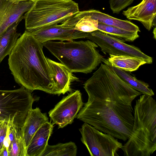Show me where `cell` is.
Here are the masks:
<instances>
[{"instance_id":"cell-1","label":"cell","mask_w":156,"mask_h":156,"mask_svg":"<svg viewBox=\"0 0 156 156\" xmlns=\"http://www.w3.org/2000/svg\"><path fill=\"white\" fill-rule=\"evenodd\" d=\"M83 87L88 100L76 118L117 139L127 140L134 122L132 102L141 93L105 63H101Z\"/></svg>"},{"instance_id":"cell-2","label":"cell","mask_w":156,"mask_h":156,"mask_svg":"<svg viewBox=\"0 0 156 156\" xmlns=\"http://www.w3.org/2000/svg\"><path fill=\"white\" fill-rule=\"evenodd\" d=\"M43 47L25 30L9 54L8 64L15 81L21 87L31 92L39 90L53 94L55 83Z\"/></svg>"},{"instance_id":"cell-3","label":"cell","mask_w":156,"mask_h":156,"mask_svg":"<svg viewBox=\"0 0 156 156\" xmlns=\"http://www.w3.org/2000/svg\"><path fill=\"white\" fill-rule=\"evenodd\" d=\"M130 136L121 149L126 156H150L156 150V102L143 94L136 100Z\"/></svg>"},{"instance_id":"cell-4","label":"cell","mask_w":156,"mask_h":156,"mask_svg":"<svg viewBox=\"0 0 156 156\" xmlns=\"http://www.w3.org/2000/svg\"><path fill=\"white\" fill-rule=\"evenodd\" d=\"M42 44L72 73H90L104 58L97 49L98 45L91 40L67 42L49 41Z\"/></svg>"},{"instance_id":"cell-5","label":"cell","mask_w":156,"mask_h":156,"mask_svg":"<svg viewBox=\"0 0 156 156\" xmlns=\"http://www.w3.org/2000/svg\"><path fill=\"white\" fill-rule=\"evenodd\" d=\"M79 11L72 0H37L24 15L26 30L61 24Z\"/></svg>"},{"instance_id":"cell-6","label":"cell","mask_w":156,"mask_h":156,"mask_svg":"<svg viewBox=\"0 0 156 156\" xmlns=\"http://www.w3.org/2000/svg\"><path fill=\"white\" fill-rule=\"evenodd\" d=\"M25 88L0 90V117L17 129H21L35 100Z\"/></svg>"},{"instance_id":"cell-7","label":"cell","mask_w":156,"mask_h":156,"mask_svg":"<svg viewBox=\"0 0 156 156\" xmlns=\"http://www.w3.org/2000/svg\"><path fill=\"white\" fill-rule=\"evenodd\" d=\"M81 140L91 156H118L122 144L111 135L103 133L84 122L79 129Z\"/></svg>"},{"instance_id":"cell-8","label":"cell","mask_w":156,"mask_h":156,"mask_svg":"<svg viewBox=\"0 0 156 156\" xmlns=\"http://www.w3.org/2000/svg\"><path fill=\"white\" fill-rule=\"evenodd\" d=\"M87 33L86 38L95 43L104 54L135 57L143 59L146 64L152 63V57L145 54L137 47L126 44L122 40L98 30Z\"/></svg>"},{"instance_id":"cell-9","label":"cell","mask_w":156,"mask_h":156,"mask_svg":"<svg viewBox=\"0 0 156 156\" xmlns=\"http://www.w3.org/2000/svg\"><path fill=\"white\" fill-rule=\"evenodd\" d=\"M83 104L80 90L71 93L63 98L49 112L52 123L58 125V128L71 124Z\"/></svg>"},{"instance_id":"cell-10","label":"cell","mask_w":156,"mask_h":156,"mask_svg":"<svg viewBox=\"0 0 156 156\" xmlns=\"http://www.w3.org/2000/svg\"><path fill=\"white\" fill-rule=\"evenodd\" d=\"M27 31L42 43L54 40L69 41L75 39L86 38L88 34L87 33L75 30L72 27L61 24L51 25Z\"/></svg>"},{"instance_id":"cell-11","label":"cell","mask_w":156,"mask_h":156,"mask_svg":"<svg viewBox=\"0 0 156 156\" xmlns=\"http://www.w3.org/2000/svg\"><path fill=\"white\" fill-rule=\"evenodd\" d=\"M122 14L130 20L139 21L150 31L153 26L156 27V0H142L137 5L123 11Z\"/></svg>"},{"instance_id":"cell-12","label":"cell","mask_w":156,"mask_h":156,"mask_svg":"<svg viewBox=\"0 0 156 156\" xmlns=\"http://www.w3.org/2000/svg\"><path fill=\"white\" fill-rule=\"evenodd\" d=\"M46 58L55 83L53 94L59 95L72 92L71 83L78 81L79 79L61 63L56 62L48 58Z\"/></svg>"},{"instance_id":"cell-13","label":"cell","mask_w":156,"mask_h":156,"mask_svg":"<svg viewBox=\"0 0 156 156\" xmlns=\"http://www.w3.org/2000/svg\"><path fill=\"white\" fill-rule=\"evenodd\" d=\"M48 122L46 113H42L38 107L30 109L28 112L21 133L26 147H28L33 136L45 123Z\"/></svg>"},{"instance_id":"cell-14","label":"cell","mask_w":156,"mask_h":156,"mask_svg":"<svg viewBox=\"0 0 156 156\" xmlns=\"http://www.w3.org/2000/svg\"><path fill=\"white\" fill-rule=\"evenodd\" d=\"M53 124L51 122L44 124L33 136L27 150V156H41L48 144Z\"/></svg>"},{"instance_id":"cell-15","label":"cell","mask_w":156,"mask_h":156,"mask_svg":"<svg viewBox=\"0 0 156 156\" xmlns=\"http://www.w3.org/2000/svg\"><path fill=\"white\" fill-rule=\"evenodd\" d=\"M34 3L32 1L12 2L0 23V35L13 24L24 19L23 15L30 10Z\"/></svg>"},{"instance_id":"cell-16","label":"cell","mask_w":156,"mask_h":156,"mask_svg":"<svg viewBox=\"0 0 156 156\" xmlns=\"http://www.w3.org/2000/svg\"><path fill=\"white\" fill-rule=\"evenodd\" d=\"M98 22L93 18L86 10L79 11L61 24L73 27L76 30L89 33L98 30Z\"/></svg>"},{"instance_id":"cell-17","label":"cell","mask_w":156,"mask_h":156,"mask_svg":"<svg viewBox=\"0 0 156 156\" xmlns=\"http://www.w3.org/2000/svg\"><path fill=\"white\" fill-rule=\"evenodd\" d=\"M86 11L98 23L129 31L140 32L138 26L129 20L119 19L96 9H90Z\"/></svg>"},{"instance_id":"cell-18","label":"cell","mask_w":156,"mask_h":156,"mask_svg":"<svg viewBox=\"0 0 156 156\" xmlns=\"http://www.w3.org/2000/svg\"><path fill=\"white\" fill-rule=\"evenodd\" d=\"M102 62L112 67L122 80L135 90L144 94L151 96L154 95V91L150 88L148 84L137 79L126 71L113 66L110 64L107 59L104 58H103Z\"/></svg>"},{"instance_id":"cell-19","label":"cell","mask_w":156,"mask_h":156,"mask_svg":"<svg viewBox=\"0 0 156 156\" xmlns=\"http://www.w3.org/2000/svg\"><path fill=\"white\" fill-rule=\"evenodd\" d=\"M20 22L14 23L0 35V63L6 56L9 55L21 35L16 30Z\"/></svg>"},{"instance_id":"cell-20","label":"cell","mask_w":156,"mask_h":156,"mask_svg":"<svg viewBox=\"0 0 156 156\" xmlns=\"http://www.w3.org/2000/svg\"><path fill=\"white\" fill-rule=\"evenodd\" d=\"M107 59L113 66L126 72L136 71L141 66L146 63L143 59L130 56L110 55Z\"/></svg>"},{"instance_id":"cell-21","label":"cell","mask_w":156,"mask_h":156,"mask_svg":"<svg viewBox=\"0 0 156 156\" xmlns=\"http://www.w3.org/2000/svg\"><path fill=\"white\" fill-rule=\"evenodd\" d=\"M77 147L73 142L47 145L41 156H76Z\"/></svg>"},{"instance_id":"cell-22","label":"cell","mask_w":156,"mask_h":156,"mask_svg":"<svg viewBox=\"0 0 156 156\" xmlns=\"http://www.w3.org/2000/svg\"><path fill=\"white\" fill-rule=\"evenodd\" d=\"M98 30L123 41L132 42L139 37L138 32L126 30L98 23Z\"/></svg>"},{"instance_id":"cell-23","label":"cell","mask_w":156,"mask_h":156,"mask_svg":"<svg viewBox=\"0 0 156 156\" xmlns=\"http://www.w3.org/2000/svg\"><path fill=\"white\" fill-rule=\"evenodd\" d=\"M9 156H27V149L21 135V129L17 131L15 138L10 142Z\"/></svg>"},{"instance_id":"cell-24","label":"cell","mask_w":156,"mask_h":156,"mask_svg":"<svg viewBox=\"0 0 156 156\" xmlns=\"http://www.w3.org/2000/svg\"><path fill=\"white\" fill-rule=\"evenodd\" d=\"M134 0H110V8L113 13L119 14L123 9L130 5Z\"/></svg>"},{"instance_id":"cell-25","label":"cell","mask_w":156,"mask_h":156,"mask_svg":"<svg viewBox=\"0 0 156 156\" xmlns=\"http://www.w3.org/2000/svg\"><path fill=\"white\" fill-rule=\"evenodd\" d=\"M9 123L5 119L0 117V154L4 148L3 142L6 134Z\"/></svg>"},{"instance_id":"cell-26","label":"cell","mask_w":156,"mask_h":156,"mask_svg":"<svg viewBox=\"0 0 156 156\" xmlns=\"http://www.w3.org/2000/svg\"><path fill=\"white\" fill-rule=\"evenodd\" d=\"M12 3V2L8 0H0V23Z\"/></svg>"},{"instance_id":"cell-27","label":"cell","mask_w":156,"mask_h":156,"mask_svg":"<svg viewBox=\"0 0 156 156\" xmlns=\"http://www.w3.org/2000/svg\"><path fill=\"white\" fill-rule=\"evenodd\" d=\"M11 2H12L14 3H16V2H19L22 1H32L33 2H35L37 0H8Z\"/></svg>"},{"instance_id":"cell-28","label":"cell","mask_w":156,"mask_h":156,"mask_svg":"<svg viewBox=\"0 0 156 156\" xmlns=\"http://www.w3.org/2000/svg\"><path fill=\"white\" fill-rule=\"evenodd\" d=\"M153 33L154 34V38L156 39V27H154V29Z\"/></svg>"}]
</instances>
